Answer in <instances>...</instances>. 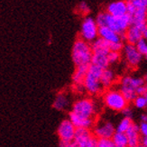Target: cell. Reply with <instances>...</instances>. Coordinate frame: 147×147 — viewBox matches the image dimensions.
I'll return each instance as SVG.
<instances>
[{"instance_id":"obj_1","label":"cell","mask_w":147,"mask_h":147,"mask_svg":"<svg viewBox=\"0 0 147 147\" xmlns=\"http://www.w3.org/2000/svg\"><path fill=\"white\" fill-rule=\"evenodd\" d=\"M95 20L98 27H109L121 35H125V32L131 25V18L128 15L113 16L107 12H101L97 16Z\"/></svg>"},{"instance_id":"obj_2","label":"cell","mask_w":147,"mask_h":147,"mask_svg":"<svg viewBox=\"0 0 147 147\" xmlns=\"http://www.w3.org/2000/svg\"><path fill=\"white\" fill-rule=\"evenodd\" d=\"M92 55L93 52L90 44L82 39L76 40L71 52V58L76 67L89 66L91 64Z\"/></svg>"},{"instance_id":"obj_3","label":"cell","mask_w":147,"mask_h":147,"mask_svg":"<svg viewBox=\"0 0 147 147\" xmlns=\"http://www.w3.org/2000/svg\"><path fill=\"white\" fill-rule=\"evenodd\" d=\"M102 71L103 69L99 67L92 64L88 66L87 75L83 81V86H84L85 91H87L89 95H98L103 88L100 81Z\"/></svg>"},{"instance_id":"obj_4","label":"cell","mask_w":147,"mask_h":147,"mask_svg":"<svg viewBox=\"0 0 147 147\" xmlns=\"http://www.w3.org/2000/svg\"><path fill=\"white\" fill-rule=\"evenodd\" d=\"M145 84V81L142 78L132 76H124L120 80V89L127 101H134L137 97L136 90L139 87Z\"/></svg>"},{"instance_id":"obj_5","label":"cell","mask_w":147,"mask_h":147,"mask_svg":"<svg viewBox=\"0 0 147 147\" xmlns=\"http://www.w3.org/2000/svg\"><path fill=\"white\" fill-rule=\"evenodd\" d=\"M103 101L107 107L113 111L122 112L128 107V101L118 89L110 88L103 94Z\"/></svg>"},{"instance_id":"obj_6","label":"cell","mask_w":147,"mask_h":147,"mask_svg":"<svg viewBox=\"0 0 147 147\" xmlns=\"http://www.w3.org/2000/svg\"><path fill=\"white\" fill-rule=\"evenodd\" d=\"M127 15L131 18V24H147V0L127 2Z\"/></svg>"},{"instance_id":"obj_7","label":"cell","mask_w":147,"mask_h":147,"mask_svg":"<svg viewBox=\"0 0 147 147\" xmlns=\"http://www.w3.org/2000/svg\"><path fill=\"white\" fill-rule=\"evenodd\" d=\"M71 112L82 118L94 119L97 112V106L91 98H80L73 103Z\"/></svg>"},{"instance_id":"obj_8","label":"cell","mask_w":147,"mask_h":147,"mask_svg":"<svg viewBox=\"0 0 147 147\" xmlns=\"http://www.w3.org/2000/svg\"><path fill=\"white\" fill-rule=\"evenodd\" d=\"M98 36V26L94 18H84L80 27V39L87 42H93Z\"/></svg>"},{"instance_id":"obj_9","label":"cell","mask_w":147,"mask_h":147,"mask_svg":"<svg viewBox=\"0 0 147 147\" xmlns=\"http://www.w3.org/2000/svg\"><path fill=\"white\" fill-rule=\"evenodd\" d=\"M73 142L77 147H98V138L90 129L77 128Z\"/></svg>"},{"instance_id":"obj_10","label":"cell","mask_w":147,"mask_h":147,"mask_svg":"<svg viewBox=\"0 0 147 147\" xmlns=\"http://www.w3.org/2000/svg\"><path fill=\"white\" fill-rule=\"evenodd\" d=\"M116 133V127L113 123L107 120L99 121L93 126V135L99 138H112Z\"/></svg>"},{"instance_id":"obj_11","label":"cell","mask_w":147,"mask_h":147,"mask_svg":"<svg viewBox=\"0 0 147 147\" xmlns=\"http://www.w3.org/2000/svg\"><path fill=\"white\" fill-rule=\"evenodd\" d=\"M76 129L77 128L69 119L61 121L57 129V134L61 139V142H73Z\"/></svg>"},{"instance_id":"obj_12","label":"cell","mask_w":147,"mask_h":147,"mask_svg":"<svg viewBox=\"0 0 147 147\" xmlns=\"http://www.w3.org/2000/svg\"><path fill=\"white\" fill-rule=\"evenodd\" d=\"M123 53L126 63L132 68H136L142 61L143 55L138 52L136 45L126 43L124 45Z\"/></svg>"},{"instance_id":"obj_13","label":"cell","mask_w":147,"mask_h":147,"mask_svg":"<svg viewBox=\"0 0 147 147\" xmlns=\"http://www.w3.org/2000/svg\"><path fill=\"white\" fill-rule=\"evenodd\" d=\"M147 24H131L129 28L125 34V40H126L127 43L136 44L143 39L144 30Z\"/></svg>"},{"instance_id":"obj_14","label":"cell","mask_w":147,"mask_h":147,"mask_svg":"<svg viewBox=\"0 0 147 147\" xmlns=\"http://www.w3.org/2000/svg\"><path fill=\"white\" fill-rule=\"evenodd\" d=\"M98 36L108 43L120 42L125 39V35H121L109 27H98Z\"/></svg>"},{"instance_id":"obj_15","label":"cell","mask_w":147,"mask_h":147,"mask_svg":"<svg viewBox=\"0 0 147 147\" xmlns=\"http://www.w3.org/2000/svg\"><path fill=\"white\" fill-rule=\"evenodd\" d=\"M107 13L113 16L127 15V2L125 0H117L110 3L107 7Z\"/></svg>"},{"instance_id":"obj_16","label":"cell","mask_w":147,"mask_h":147,"mask_svg":"<svg viewBox=\"0 0 147 147\" xmlns=\"http://www.w3.org/2000/svg\"><path fill=\"white\" fill-rule=\"evenodd\" d=\"M127 140H128V147H136L141 142V133H140L139 125L132 124L130 128L125 133Z\"/></svg>"},{"instance_id":"obj_17","label":"cell","mask_w":147,"mask_h":147,"mask_svg":"<svg viewBox=\"0 0 147 147\" xmlns=\"http://www.w3.org/2000/svg\"><path fill=\"white\" fill-rule=\"evenodd\" d=\"M69 119L71 120V122L74 125L76 128L90 129L91 127L94 126V119L82 118V117L76 116V115H74L71 112H69Z\"/></svg>"},{"instance_id":"obj_18","label":"cell","mask_w":147,"mask_h":147,"mask_svg":"<svg viewBox=\"0 0 147 147\" xmlns=\"http://www.w3.org/2000/svg\"><path fill=\"white\" fill-rule=\"evenodd\" d=\"M91 49L93 53H100V54H106L107 55L110 52L109 43L106 42L105 40L98 38L91 43Z\"/></svg>"},{"instance_id":"obj_19","label":"cell","mask_w":147,"mask_h":147,"mask_svg":"<svg viewBox=\"0 0 147 147\" xmlns=\"http://www.w3.org/2000/svg\"><path fill=\"white\" fill-rule=\"evenodd\" d=\"M69 103L71 101L69 96L64 92H61L56 96L53 102V107L59 111H64L69 107Z\"/></svg>"},{"instance_id":"obj_20","label":"cell","mask_w":147,"mask_h":147,"mask_svg":"<svg viewBox=\"0 0 147 147\" xmlns=\"http://www.w3.org/2000/svg\"><path fill=\"white\" fill-rule=\"evenodd\" d=\"M115 80H116V74H115L114 71L109 68L106 69H103L101 74L100 81L103 88H110L113 84Z\"/></svg>"},{"instance_id":"obj_21","label":"cell","mask_w":147,"mask_h":147,"mask_svg":"<svg viewBox=\"0 0 147 147\" xmlns=\"http://www.w3.org/2000/svg\"><path fill=\"white\" fill-rule=\"evenodd\" d=\"M88 69V66H77L75 71L72 75V81L75 86L83 85V81L85 80Z\"/></svg>"},{"instance_id":"obj_22","label":"cell","mask_w":147,"mask_h":147,"mask_svg":"<svg viewBox=\"0 0 147 147\" xmlns=\"http://www.w3.org/2000/svg\"><path fill=\"white\" fill-rule=\"evenodd\" d=\"M91 64L97 67L101 68L102 69H106L108 68L109 62H108L107 55L106 54H100V53H93Z\"/></svg>"},{"instance_id":"obj_23","label":"cell","mask_w":147,"mask_h":147,"mask_svg":"<svg viewBox=\"0 0 147 147\" xmlns=\"http://www.w3.org/2000/svg\"><path fill=\"white\" fill-rule=\"evenodd\" d=\"M112 140L116 147H128V140L125 133L116 132L112 136Z\"/></svg>"},{"instance_id":"obj_24","label":"cell","mask_w":147,"mask_h":147,"mask_svg":"<svg viewBox=\"0 0 147 147\" xmlns=\"http://www.w3.org/2000/svg\"><path fill=\"white\" fill-rule=\"evenodd\" d=\"M132 124H133L132 119L124 117L118 123V125H117V127H116V132H117V133H125V134L126 131L130 128V126L132 125Z\"/></svg>"},{"instance_id":"obj_25","label":"cell","mask_w":147,"mask_h":147,"mask_svg":"<svg viewBox=\"0 0 147 147\" xmlns=\"http://www.w3.org/2000/svg\"><path fill=\"white\" fill-rule=\"evenodd\" d=\"M133 102L135 107L136 108H139V109H144V108L147 107V99L144 96H137Z\"/></svg>"},{"instance_id":"obj_26","label":"cell","mask_w":147,"mask_h":147,"mask_svg":"<svg viewBox=\"0 0 147 147\" xmlns=\"http://www.w3.org/2000/svg\"><path fill=\"white\" fill-rule=\"evenodd\" d=\"M136 47L138 50V52L143 56L147 55V41H145L144 38L136 44Z\"/></svg>"},{"instance_id":"obj_27","label":"cell","mask_w":147,"mask_h":147,"mask_svg":"<svg viewBox=\"0 0 147 147\" xmlns=\"http://www.w3.org/2000/svg\"><path fill=\"white\" fill-rule=\"evenodd\" d=\"M98 147H116L112 138H99L98 139Z\"/></svg>"},{"instance_id":"obj_28","label":"cell","mask_w":147,"mask_h":147,"mask_svg":"<svg viewBox=\"0 0 147 147\" xmlns=\"http://www.w3.org/2000/svg\"><path fill=\"white\" fill-rule=\"evenodd\" d=\"M120 58H121L120 53L109 52V53L107 54V59L109 64H116V63H117L120 61Z\"/></svg>"},{"instance_id":"obj_29","label":"cell","mask_w":147,"mask_h":147,"mask_svg":"<svg viewBox=\"0 0 147 147\" xmlns=\"http://www.w3.org/2000/svg\"><path fill=\"white\" fill-rule=\"evenodd\" d=\"M109 47H110V52L120 53L124 48V44H123V42H114V43H109Z\"/></svg>"},{"instance_id":"obj_30","label":"cell","mask_w":147,"mask_h":147,"mask_svg":"<svg viewBox=\"0 0 147 147\" xmlns=\"http://www.w3.org/2000/svg\"><path fill=\"white\" fill-rule=\"evenodd\" d=\"M78 10L80 14L82 15H87L89 13V6L86 2H81L78 5Z\"/></svg>"},{"instance_id":"obj_31","label":"cell","mask_w":147,"mask_h":147,"mask_svg":"<svg viewBox=\"0 0 147 147\" xmlns=\"http://www.w3.org/2000/svg\"><path fill=\"white\" fill-rule=\"evenodd\" d=\"M122 114H123L124 117L130 118V119L133 117V110H132V108L129 107H126L125 109L122 111Z\"/></svg>"},{"instance_id":"obj_32","label":"cell","mask_w":147,"mask_h":147,"mask_svg":"<svg viewBox=\"0 0 147 147\" xmlns=\"http://www.w3.org/2000/svg\"><path fill=\"white\" fill-rule=\"evenodd\" d=\"M147 93V84L142 85L141 87H139L136 90V94L137 96H145V94Z\"/></svg>"},{"instance_id":"obj_33","label":"cell","mask_w":147,"mask_h":147,"mask_svg":"<svg viewBox=\"0 0 147 147\" xmlns=\"http://www.w3.org/2000/svg\"><path fill=\"white\" fill-rule=\"evenodd\" d=\"M139 128H140L141 136L147 137V124L146 123H141V125H139Z\"/></svg>"},{"instance_id":"obj_34","label":"cell","mask_w":147,"mask_h":147,"mask_svg":"<svg viewBox=\"0 0 147 147\" xmlns=\"http://www.w3.org/2000/svg\"><path fill=\"white\" fill-rule=\"evenodd\" d=\"M60 147H77L74 142H61Z\"/></svg>"},{"instance_id":"obj_35","label":"cell","mask_w":147,"mask_h":147,"mask_svg":"<svg viewBox=\"0 0 147 147\" xmlns=\"http://www.w3.org/2000/svg\"><path fill=\"white\" fill-rule=\"evenodd\" d=\"M140 144L143 145L144 147H147V137L142 136V138H141V142H140Z\"/></svg>"},{"instance_id":"obj_36","label":"cell","mask_w":147,"mask_h":147,"mask_svg":"<svg viewBox=\"0 0 147 147\" xmlns=\"http://www.w3.org/2000/svg\"><path fill=\"white\" fill-rule=\"evenodd\" d=\"M141 121L142 123H146L147 124V114H143L141 116Z\"/></svg>"},{"instance_id":"obj_37","label":"cell","mask_w":147,"mask_h":147,"mask_svg":"<svg viewBox=\"0 0 147 147\" xmlns=\"http://www.w3.org/2000/svg\"><path fill=\"white\" fill-rule=\"evenodd\" d=\"M143 38H144V39L145 41H147V24H146V26H145V28H144V30Z\"/></svg>"},{"instance_id":"obj_38","label":"cell","mask_w":147,"mask_h":147,"mask_svg":"<svg viewBox=\"0 0 147 147\" xmlns=\"http://www.w3.org/2000/svg\"><path fill=\"white\" fill-rule=\"evenodd\" d=\"M136 147H144V146H143V145H141V144H139V145H137Z\"/></svg>"},{"instance_id":"obj_39","label":"cell","mask_w":147,"mask_h":147,"mask_svg":"<svg viewBox=\"0 0 147 147\" xmlns=\"http://www.w3.org/2000/svg\"><path fill=\"white\" fill-rule=\"evenodd\" d=\"M144 97H145V98H146V99H147V93H146V94H145V96H144Z\"/></svg>"},{"instance_id":"obj_40","label":"cell","mask_w":147,"mask_h":147,"mask_svg":"<svg viewBox=\"0 0 147 147\" xmlns=\"http://www.w3.org/2000/svg\"><path fill=\"white\" fill-rule=\"evenodd\" d=\"M145 80L147 81V74H146V76H145Z\"/></svg>"},{"instance_id":"obj_41","label":"cell","mask_w":147,"mask_h":147,"mask_svg":"<svg viewBox=\"0 0 147 147\" xmlns=\"http://www.w3.org/2000/svg\"><path fill=\"white\" fill-rule=\"evenodd\" d=\"M130 1H132V0H126V2H130Z\"/></svg>"},{"instance_id":"obj_42","label":"cell","mask_w":147,"mask_h":147,"mask_svg":"<svg viewBox=\"0 0 147 147\" xmlns=\"http://www.w3.org/2000/svg\"><path fill=\"white\" fill-rule=\"evenodd\" d=\"M146 22H147V16H146Z\"/></svg>"},{"instance_id":"obj_43","label":"cell","mask_w":147,"mask_h":147,"mask_svg":"<svg viewBox=\"0 0 147 147\" xmlns=\"http://www.w3.org/2000/svg\"><path fill=\"white\" fill-rule=\"evenodd\" d=\"M145 58H146V59H147V55H146V56H145Z\"/></svg>"},{"instance_id":"obj_44","label":"cell","mask_w":147,"mask_h":147,"mask_svg":"<svg viewBox=\"0 0 147 147\" xmlns=\"http://www.w3.org/2000/svg\"><path fill=\"white\" fill-rule=\"evenodd\" d=\"M146 84H147V81H146Z\"/></svg>"}]
</instances>
